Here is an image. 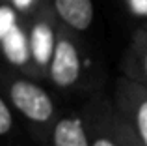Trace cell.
I'll use <instances>...</instances> for the list:
<instances>
[{
    "mask_svg": "<svg viewBox=\"0 0 147 146\" xmlns=\"http://www.w3.org/2000/svg\"><path fill=\"white\" fill-rule=\"evenodd\" d=\"M13 105L24 114L28 120L37 122V124H47L54 114V105L50 101L49 94L41 90L36 84L19 81L9 90Z\"/></svg>",
    "mask_w": 147,
    "mask_h": 146,
    "instance_id": "1",
    "label": "cell"
},
{
    "mask_svg": "<svg viewBox=\"0 0 147 146\" xmlns=\"http://www.w3.org/2000/svg\"><path fill=\"white\" fill-rule=\"evenodd\" d=\"M78 77V56L69 41H60L54 49L52 79L60 86H71Z\"/></svg>",
    "mask_w": 147,
    "mask_h": 146,
    "instance_id": "2",
    "label": "cell"
},
{
    "mask_svg": "<svg viewBox=\"0 0 147 146\" xmlns=\"http://www.w3.org/2000/svg\"><path fill=\"white\" fill-rule=\"evenodd\" d=\"M52 146H90V137L80 118H61L52 129Z\"/></svg>",
    "mask_w": 147,
    "mask_h": 146,
    "instance_id": "3",
    "label": "cell"
},
{
    "mask_svg": "<svg viewBox=\"0 0 147 146\" xmlns=\"http://www.w3.org/2000/svg\"><path fill=\"white\" fill-rule=\"evenodd\" d=\"M56 8L61 17L78 30L88 28L93 17V8L90 0H56Z\"/></svg>",
    "mask_w": 147,
    "mask_h": 146,
    "instance_id": "4",
    "label": "cell"
},
{
    "mask_svg": "<svg viewBox=\"0 0 147 146\" xmlns=\"http://www.w3.org/2000/svg\"><path fill=\"white\" fill-rule=\"evenodd\" d=\"M2 43H4L6 56L13 64H24L26 62V58H28V49H26L24 36L21 34V30H19L17 26H13V28L2 38Z\"/></svg>",
    "mask_w": 147,
    "mask_h": 146,
    "instance_id": "5",
    "label": "cell"
},
{
    "mask_svg": "<svg viewBox=\"0 0 147 146\" xmlns=\"http://www.w3.org/2000/svg\"><path fill=\"white\" fill-rule=\"evenodd\" d=\"M32 53L39 64H47L52 53V32L47 25H37L32 32Z\"/></svg>",
    "mask_w": 147,
    "mask_h": 146,
    "instance_id": "6",
    "label": "cell"
},
{
    "mask_svg": "<svg viewBox=\"0 0 147 146\" xmlns=\"http://www.w3.org/2000/svg\"><path fill=\"white\" fill-rule=\"evenodd\" d=\"M134 128H136L134 131L138 133L142 143L147 146V99H144L136 107V113H134Z\"/></svg>",
    "mask_w": 147,
    "mask_h": 146,
    "instance_id": "7",
    "label": "cell"
},
{
    "mask_svg": "<svg viewBox=\"0 0 147 146\" xmlns=\"http://www.w3.org/2000/svg\"><path fill=\"white\" fill-rule=\"evenodd\" d=\"M117 141L119 146H145L138 133L132 129H117Z\"/></svg>",
    "mask_w": 147,
    "mask_h": 146,
    "instance_id": "8",
    "label": "cell"
},
{
    "mask_svg": "<svg viewBox=\"0 0 147 146\" xmlns=\"http://www.w3.org/2000/svg\"><path fill=\"white\" fill-rule=\"evenodd\" d=\"M13 126V118H11L9 107L6 105V101H0V135H7Z\"/></svg>",
    "mask_w": 147,
    "mask_h": 146,
    "instance_id": "9",
    "label": "cell"
},
{
    "mask_svg": "<svg viewBox=\"0 0 147 146\" xmlns=\"http://www.w3.org/2000/svg\"><path fill=\"white\" fill-rule=\"evenodd\" d=\"M13 26H15L13 25V11H11L9 8L4 6L2 10H0V36L4 38Z\"/></svg>",
    "mask_w": 147,
    "mask_h": 146,
    "instance_id": "10",
    "label": "cell"
},
{
    "mask_svg": "<svg viewBox=\"0 0 147 146\" xmlns=\"http://www.w3.org/2000/svg\"><path fill=\"white\" fill-rule=\"evenodd\" d=\"M130 6L136 13L147 15V0H130Z\"/></svg>",
    "mask_w": 147,
    "mask_h": 146,
    "instance_id": "11",
    "label": "cell"
},
{
    "mask_svg": "<svg viewBox=\"0 0 147 146\" xmlns=\"http://www.w3.org/2000/svg\"><path fill=\"white\" fill-rule=\"evenodd\" d=\"M13 2H15V4H17V6H19V8H26V6H28V4H30V2H32V0H13Z\"/></svg>",
    "mask_w": 147,
    "mask_h": 146,
    "instance_id": "12",
    "label": "cell"
},
{
    "mask_svg": "<svg viewBox=\"0 0 147 146\" xmlns=\"http://www.w3.org/2000/svg\"><path fill=\"white\" fill-rule=\"evenodd\" d=\"M145 70H147V58H145Z\"/></svg>",
    "mask_w": 147,
    "mask_h": 146,
    "instance_id": "13",
    "label": "cell"
}]
</instances>
